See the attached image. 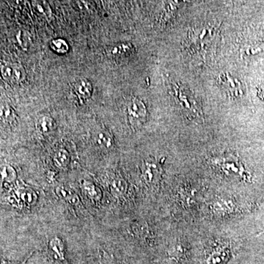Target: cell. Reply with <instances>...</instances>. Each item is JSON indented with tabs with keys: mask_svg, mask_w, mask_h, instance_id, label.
Wrapping results in <instances>:
<instances>
[{
	"mask_svg": "<svg viewBox=\"0 0 264 264\" xmlns=\"http://www.w3.org/2000/svg\"><path fill=\"white\" fill-rule=\"evenodd\" d=\"M74 92L80 100H86L91 97L92 85L87 79H79L74 85Z\"/></svg>",
	"mask_w": 264,
	"mask_h": 264,
	"instance_id": "cell-10",
	"label": "cell"
},
{
	"mask_svg": "<svg viewBox=\"0 0 264 264\" xmlns=\"http://www.w3.org/2000/svg\"><path fill=\"white\" fill-rule=\"evenodd\" d=\"M14 118V112L9 105L6 103H0V122L10 124Z\"/></svg>",
	"mask_w": 264,
	"mask_h": 264,
	"instance_id": "cell-13",
	"label": "cell"
},
{
	"mask_svg": "<svg viewBox=\"0 0 264 264\" xmlns=\"http://www.w3.org/2000/svg\"><path fill=\"white\" fill-rule=\"evenodd\" d=\"M55 162L59 167H65L68 165V153L65 150H60L57 151L55 156Z\"/></svg>",
	"mask_w": 264,
	"mask_h": 264,
	"instance_id": "cell-17",
	"label": "cell"
},
{
	"mask_svg": "<svg viewBox=\"0 0 264 264\" xmlns=\"http://www.w3.org/2000/svg\"><path fill=\"white\" fill-rule=\"evenodd\" d=\"M142 177L149 186H157L162 175V167L156 160H146L142 167Z\"/></svg>",
	"mask_w": 264,
	"mask_h": 264,
	"instance_id": "cell-4",
	"label": "cell"
},
{
	"mask_svg": "<svg viewBox=\"0 0 264 264\" xmlns=\"http://www.w3.org/2000/svg\"><path fill=\"white\" fill-rule=\"evenodd\" d=\"M110 186L112 192L116 196H121L125 192L126 185L122 179H112L110 182Z\"/></svg>",
	"mask_w": 264,
	"mask_h": 264,
	"instance_id": "cell-15",
	"label": "cell"
},
{
	"mask_svg": "<svg viewBox=\"0 0 264 264\" xmlns=\"http://www.w3.org/2000/svg\"><path fill=\"white\" fill-rule=\"evenodd\" d=\"M0 71L3 78L10 84H19L25 80V69L19 64H5L2 65Z\"/></svg>",
	"mask_w": 264,
	"mask_h": 264,
	"instance_id": "cell-5",
	"label": "cell"
},
{
	"mask_svg": "<svg viewBox=\"0 0 264 264\" xmlns=\"http://www.w3.org/2000/svg\"><path fill=\"white\" fill-rule=\"evenodd\" d=\"M171 94L178 108L191 120H201L203 113L192 93L185 86L179 83L171 85Z\"/></svg>",
	"mask_w": 264,
	"mask_h": 264,
	"instance_id": "cell-2",
	"label": "cell"
},
{
	"mask_svg": "<svg viewBox=\"0 0 264 264\" xmlns=\"http://www.w3.org/2000/svg\"><path fill=\"white\" fill-rule=\"evenodd\" d=\"M217 40V32L212 26L194 29L189 34L187 47L191 55L205 58Z\"/></svg>",
	"mask_w": 264,
	"mask_h": 264,
	"instance_id": "cell-1",
	"label": "cell"
},
{
	"mask_svg": "<svg viewBox=\"0 0 264 264\" xmlns=\"http://www.w3.org/2000/svg\"><path fill=\"white\" fill-rule=\"evenodd\" d=\"M16 39L19 44H20L22 48L25 49L28 48L30 39H29V36L27 32L24 30L19 31L18 33L16 34Z\"/></svg>",
	"mask_w": 264,
	"mask_h": 264,
	"instance_id": "cell-18",
	"label": "cell"
},
{
	"mask_svg": "<svg viewBox=\"0 0 264 264\" xmlns=\"http://www.w3.org/2000/svg\"><path fill=\"white\" fill-rule=\"evenodd\" d=\"M219 84L222 89L231 96H235L239 92V84L236 79L227 73H222L219 76Z\"/></svg>",
	"mask_w": 264,
	"mask_h": 264,
	"instance_id": "cell-8",
	"label": "cell"
},
{
	"mask_svg": "<svg viewBox=\"0 0 264 264\" xmlns=\"http://www.w3.org/2000/svg\"><path fill=\"white\" fill-rule=\"evenodd\" d=\"M128 116L132 127H141L147 119L146 105L137 98H133L128 103Z\"/></svg>",
	"mask_w": 264,
	"mask_h": 264,
	"instance_id": "cell-3",
	"label": "cell"
},
{
	"mask_svg": "<svg viewBox=\"0 0 264 264\" xmlns=\"http://www.w3.org/2000/svg\"><path fill=\"white\" fill-rule=\"evenodd\" d=\"M33 8L34 11L41 16L47 17L51 14V8L49 4L45 1H36L33 3Z\"/></svg>",
	"mask_w": 264,
	"mask_h": 264,
	"instance_id": "cell-14",
	"label": "cell"
},
{
	"mask_svg": "<svg viewBox=\"0 0 264 264\" xmlns=\"http://www.w3.org/2000/svg\"><path fill=\"white\" fill-rule=\"evenodd\" d=\"M134 47L130 44H117L108 50V54L116 61H124L134 55Z\"/></svg>",
	"mask_w": 264,
	"mask_h": 264,
	"instance_id": "cell-7",
	"label": "cell"
},
{
	"mask_svg": "<svg viewBox=\"0 0 264 264\" xmlns=\"http://www.w3.org/2000/svg\"><path fill=\"white\" fill-rule=\"evenodd\" d=\"M93 138L95 144L101 149H110L113 146V138L107 129H98Z\"/></svg>",
	"mask_w": 264,
	"mask_h": 264,
	"instance_id": "cell-9",
	"label": "cell"
},
{
	"mask_svg": "<svg viewBox=\"0 0 264 264\" xmlns=\"http://www.w3.org/2000/svg\"><path fill=\"white\" fill-rule=\"evenodd\" d=\"M51 49L59 54H65L68 51V45L63 39L53 40L51 43Z\"/></svg>",
	"mask_w": 264,
	"mask_h": 264,
	"instance_id": "cell-16",
	"label": "cell"
},
{
	"mask_svg": "<svg viewBox=\"0 0 264 264\" xmlns=\"http://www.w3.org/2000/svg\"><path fill=\"white\" fill-rule=\"evenodd\" d=\"M49 250L56 259L60 260L64 259V247L61 240L58 238L51 239L49 242Z\"/></svg>",
	"mask_w": 264,
	"mask_h": 264,
	"instance_id": "cell-12",
	"label": "cell"
},
{
	"mask_svg": "<svg viewBox=\"0 0 264 264\" xmlns=\"http://www.w3.org/2000/svg\"><path fill=\"white\" fill-rule=\"evenodd\" d=\"M216 166L220 167L221 170L227 175L235 173V175H243V170L236 159L231 156L220 157L214 160Z\"/></svg>",
	"mask_w": 264,
	"mask_h": 264,
	"instance_id": "cell-6",
	"label": "cell"
},
{
	"mask_svg": "<svg viewBox=\"0 0 264 264\" xmlns=\"http://www.w3.org/2000/svg\"><path fill=\"white\" fill-rule=\"evenodd\" d=\"M54 127V121L48 116L41 117L36 124L38 131L42 134H47L52 132Z\"/></svg>",
	"mask_w": 264,
	"mask_h": 264,
	"instance_id": "cell-11",
	"label": "cell"
}]
</instances>
